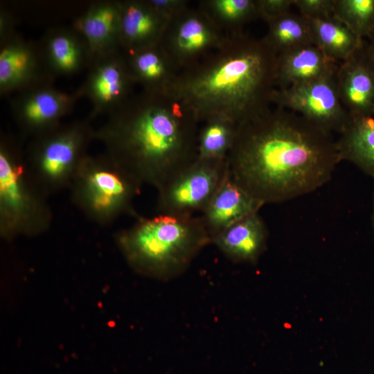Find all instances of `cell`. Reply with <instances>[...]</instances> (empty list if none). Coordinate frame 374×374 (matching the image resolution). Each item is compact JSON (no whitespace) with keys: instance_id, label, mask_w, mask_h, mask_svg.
Segmentation results:
<instances>
[{"instance_id":"cell-12","label":"cell","mask_w":374,"mask_h":374,"mask_svg":"<svg viewBox=\"0 0 374 374\" xmlns=\"http://www.w3.org/2000/svg\"><path fill=\"white\" fill-rule=\"evenodd\" d=\"M267 235V226L257 212L223 230L211 243L233 262H254L265 249Z\"/></svg>"},{"instance_id":"cell-26","label":"cell","mask_w":374,"mask_h":374,"mask_svg":"<svg viewBox=\"0 0 374 374\" xmlns=\"http://www.w3.org/2000/svg\"><path fill=\"white\" fill-rule=\"evenodd\" d=\"M20 168L15 167L3 151L0 153V193L3 203L17 211L23 205L19 185Z\"/></svg>"},{"instance_id":"cell-1","label":"cell","mask_w":374,"mask_h":374,"mask_svg":"<svg viewBox=\"0 0 374 374\" xmlns=\"http://www.w3.org/2000/svg\"><path fill=\"white\" fill-rule=\"evenodd\" d=\"M340 161L332 134L279 107L238 125L226 157L233 180L263 205L316 190Z\"/></svg>"},{"instance_id":"cell-3","label":"cell","mask_w":374,"mask_h":374,"mask_svg":"<svg viewBox=\"0 0 374 374\" xmlns=\"http://www.w3.org/2000/svg\"><path fill=\"white\" fill-rule=\"evenodd\" d=\"M149 91L111 112L105 136L138 179L158 188L197 157L195 121L173 102Z\"/></svg>"},{"instance_id":"cell-8","label":"cell","mask_w":374,"mask_h":374,"mask_svg":"<svg viewBox=\"0 0 374 374\" xmlns=\"http://www.w3.org/2000/svg\"><path fill=\"white\" fill-rule=\"evenodd\" d=\"M90 73L80 91L92 104L93 114L112 112L125 103L130 74L114 50L91 60Z\"/></svg>"},{"instance_id":"cell-7","label":"cell","mask_w":374,"mask_h":374,"mask_svg":"<svg viewBox=\"0 0 374 374\" xmlns=\"http://www.w3.org/2000/svg\"><path fill=\"white\" fill-rule=\"evenodd\" d=\"M340 100L351 116H373L374 61L364 39L345 61L336 75Z\"/></svg>"},{"instance_id":"cell-23","label":"cell","mask_w":374,"mask_h":374,"mask_svg":"<svg viewBox=\"0 0 374 374\" xmlns=\"http://www.w3.org/2000/svg\"><path fill=\"white\" fill-rule=\"evenodd\" d=\"M333 16L364 39L374 30V0H335Z\"/></svg>"},{"instance_id":"cell-14","label":"cell","mask_w":374,"mask_h":374,"mask_svg":"<svg viewBox=\"0 0 374 374\" xmlns=\"http://www.w3.org/2000/svg\"><path fill=\"white\" fill-rule=\"evenodd\" d=\"M39 57L30 44L10 37L0 51V93L25 90L43 80Z\"/></svg>"},{"instance_id":"cell-28","label":"cell","mask_w":374,"mask_h":374,"mask_svg":"<svg viewBox=\"0 0 374 374\" xmlns=\"http://www.w3.org/2000/svg\"><path fill=\"white\" fill-rule=\"evenodd\" d=\"M335 0H294L299 13L308 19L333 15Z\"/></svg>"},{"instance_id":"cell-10","label":"cell","mask_w":374,"mask_h":374,"mask_svg":"<svg viewBox=\"0 0 374 374\" xmlns=\"http://www.w3.org/2000/svg\"><path fill=\"white\" fill-rule=\"evenodd\" d=\"M228 169V168H227ZM263 206L238 186L228 170L200 215L211 239Z\"/></svg>"},{"instance_id":"cell-29","label":"cell","mask_w":374,"mask_h":374,"mask_svg":"<svg viewBox=\"0 0 374 374\" xmlns=\"http://www.w3.org/2000/svg\"><path fill=\"white\" fill-rule=\"evenodd\" d=\"M256 4L258 16L268 22L290 12L294 0H260Z\"/></svg>"},{"instance_id":"cell-31","label":"cell","mask_w":374,"mask_h":374,"mask_svg":"<svg viewBox=\"0 0 374 374\" xmlns=\"http://www.w3.org/2000/svg\"><path fill=\"white\" fill-rule=\"evenodd\" d=\"M373 211H372V226H373V233H374V192H373Z\"/></svg>"},{"instance_id":"cell-20","label":"cell","mask_w":374,"mask_h":374,"mask_svg":"<svg viewBox=\"0 0 374 374\" xmlns=\"http://www.w3.org/2000/svg\"><path fill=\"white\" fill-rule=\"evenodd\" d=\"M136 179L134 176L127 177L112 172H95L89 179L94 207L105 209L123 206L132 195L134 189V181Z\"/></svg>"},{"instance_id":"cell-17","label":"cell","mask_w":374,"mask_h":374,"mask_svg":"<svg viewBox=\"0 0 374 374\" xmlns=\"http://www.w3.org/2000/svg\"><path fill=\"white\" fill-rule=\"evenodd\" d=\"M69 30H56L46 38L45 58L49 69L60 75L80 70L91 57L84 39Z\"/></svg>"},{"instance_id":"cell-24","label":"cell","mask_w":374,"mask_h":374,"mask_svg":"<svg viewBox=\"0 0 374 374\" xmlns=\"http://www.w3.org/2000/svg\"><path fill=\"white\" fill-rule=\"evenodd\" d=\"M130 51L133 75L145 83L149 91H159L168 80L164 58L157 45Z\"/></svg>"},{"instance_id":"cell-21","label":"cell","mask_w":374,"mask_h":374,"mask_svg":"<svg viewBox=\"0 0 374 374\" xmlns=\"http://www.w3.org/2000/svg\"><path fill=\"white\" fill-rule=\"evenodd\" d=\"M237 126L222 119L206 121L197 135V158L226 160L235 140Z\"/></svg>"},{"instance_id":"cell-16","label":"cell","mask_w":374,"mask_h":374,"mask_svg":"<svg viewBox=\"0 0 374 374\" xmlns=\"http://www.w3.org/2000/svg\"><path fill=\"white\" fill-rule=\"evenodd\" d=\"M341 161H347L374 179V118L351 116L337 139Z\"/></svg>"},{"instance_id":"cell-13","label":"cell","mask_w":374,"mask_h":374,"mask_svg":"<svg viewBox=\"0 0 374 374\" xmlns=\"http://www.w3.org/2000/svg\"><path fill=\"white\" fill-rule=\"evenodd\" d=\"M338 65L314 44L289 50L278 55L276 87L284 89L312 82L336 73Z\"/></svg>"},{"instance_id":"cell-25","label":"cell","mask_w":374,"mask_h":374,"mask_svg":"<svg viewBox=\"0 0 374 374\" xmlns=\"http://www.w3.org/2000/svg\"><path fill=\"white\" fill-rule=\"evenodd\" d=\"M213 36L208 25L197 17L184 20L175 34V47L185 55H191L203 51L213 42Z\"/></svg>"},{"instance_id":"cell-5","label":"cell","mask_w":374,"mask_h":374,"mask_svg":"<svg viewBox=\"0 0 374 374\" xmlns=\"http://www.w3.org/2000/svg\"><path fill=\"white\" fill-rule=\"evenodd\" d=\"M226 160L197 158L159 188L161 214L193 216L202 213L227 172Z\"/></svg>"},{"instance_id":"cell-30","label":"cell","mask_w":374,"mask_h":374,"mask_svg":"<svg viewBox=\"0 0 374 374\" xmlns=\"http://www.w3.org/2000/svg\"><path fill=\"white\" fill-rule=\"evenodd\" d=\"M368 42H368V50L374 61V30L368 36Z\"/></svg>"},{"instance_id":"cell-19","label":"cell","mask_w":374,"mask_h":374,"mask_svg":"<svg viewBox=\"0 0 374 374\" xmlns=\"http://www.w3.org/2000/svg\"><path fill=\"white\" fill-rule=\"evenodd\" d=\"M267 23L269 30L264 39L277 55L313 44L310 21L299 13L290 11Z\"/></svg>"},{"instance_id":"cell-11","label":"cell","mask_w":374,"mask_h":374,"mask_svg":"<svg viewBox=\"0 0 374 374\" xmlns=\"http://www.w3.org/2000/svg\"><path fill=\"white\" fill-rule=\"evenodd\" d=\"M75 28L86 42L91 60L116 50L120 44L119 2L93 3L76 20Z\"/></svg>"},{"instance_id":"cell-4","label":"cell","mask_w":374,"mask_h":374,"mask_svg":"<svg viewBox=\"0 0 374 374\" xmlns=\"http://www.w3.org/2000/svg\"><path fill=\"white\" fill-rule=\"evenodd\" d=\"M210 243L200 216L164 214L142 220L122 240L131 264L141 273L160 279L181 274Z\"/></svg>"},{"instance_id":"cell-22","label":"cell","mask_w":374,"mask_h":374,"mask_svg":"<svg viewBox=\"0 0 374 374\" xmlns=\"http://www.w3.org/2000/svg\"><path fill=\"white\" fill-rule=\"evenodd\" d=\"M82 139L77 130H71L48 140L40 154L42 168L47 175H62L75 160Z\"/></svg>"},{"instance_id":"cell-32","label":"cell","mask_w":374,"mask_h":374,"mask_svg":"<svg viewBox=\"0 0 374 374\" xmlns=\"http://www.w3.org/2000/svg\"><path fill=\"white\" fill-rule=\"evenodd\" d=\"M373 115H374V107H373Z\"/></svg>"},{"instance_id":"cell-15","label":"cell","mask_w":374,"mask_h":374,"mask_svg":"<svg viewBox=\"0 0 374 374\" xmlns=\"http://www.w3.org/2000/svg\"><path fill=\"white\" fill-rule=\"evenodd\" d=\"M119 5L120 44L130 51L157 45L168 16L149 1L119 2Z\"/></svg>"},{"instance_id":"cell-9","label":"cell","mask_w":374,"mask_h":374,"mask_svg":"<svg viewBox=\"0 0 374 374\" xmlns=\"http://www.w3.org/2000/svg\"><path fill=\"white\" fill-rule=\"evenodd\" d=\"M80 91L67 93L47 84H37L25 90L13 102L17 117L34 128L48 127L73 108Z\"/></svg>"},{"instance_id":"cell-27","label":"cell","mask_w":374,"mask_h":374,"mask_svg":"<svg viewBox=\"0 0 374 374\" xmlns=\"http://www.w3.org/2000/svg\"><path fill=\"white\" fill-rule=\"evenodd\" d=\"M211 4L220 17L234 24L242 23L258 15L256 1L216 0Z\"/></svg>"},{"instance_id":"cell-6","label":"cell","mask_w":374,"mask_h":374,"mask_svg":"<svg viewBox=\"0 0 374 374\" xmlns=\"http://www.w3.org/2000/svg\"><path fill=\"white\" fill-rule=\"evenodd\" d=\"M336 75L337 72L312 82L277 88L272 103L299 114L329 133L339 134L351 116L340 100Z\"/></svg>"},{"instance_id":"cell-2","label":"cell","mask_w":374,"mask_h":374,"mask_svg":"<svg viewBox=\"0 0 374 374\" xmlns=\"http://www.w3.org/2000/svg\"><path fill=\"white\" fill-rule=\"evenodd\" d=\"M277 57L264 38L237 35L202 68L160 91L195 122L222 119L238 125L271 108Z\"/></svg>"},{"instance_id":"cell-18","label":"cell","mask_w":374,"mask_h":374,"mask_svg":"<svg viewBox=\"0 0 374 374\" xmlns=\"http://www.w3.org/2000/svg\"><path fill=\"white\" fill-rule=\"evenodd\" d=\"M308 20L313 44L336 63L347 60L364 40L333 15Z\"/></svg>"}]
</instances>
